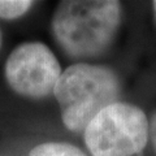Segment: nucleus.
Wrapping results in <instances>:
<instances>
[{
  "label": "nucleus",
  "mask_w": 156,
  "mask_h": 156,
  "mask_svg": "<svg viewBox=\"0 0 156 156\" xmlns=\"http://www.w3.org/2000/svg\"><path fill=\"white\" fill-rule=\"evenodd\" d=\"M2 42H3V37H2V31H0V48H2Z\"/></svg>",
  "instance_id": "8"
},
{
  "label": "nucleus",
  "mask_w": 156,
  "mask_h": 156,
  "mask_svg": "<svg viewBox=\"0 0 156 156\" xmlns=\"http://www.w3.org/2000/svg\"><path fill=\"white\" fill-rule=\"evenodd\" d=\"M34 2L29 0H0V17L14 20L25 14L31 8Z\"/></svg>",
  "instance_id": "6"
},
{
  "label": "nucleus",
  "mask_w": 156,
  "mask_h": 156,
  "mask_svg": "<svg viewBox=\"0 0 156 156\" xmlns=\"http://www.w3.org/2000/svg\"><path fill=\"white\" fill-rule=\"evenodd\" d=\"M120 18L121 7L115 0H66L53 13L52 31L68 55L95 56L112 42Z\"/></svg>",
  "instance_id": "1"
},
{
  "label": "nucleus",
  "mask_w": 156,
  "mask_h": 156,
  "mask_svg": "<svg viewBox=\"0 0 156 156\" xmlns=\"http://www.w3.org/2000/svg\"><path fill=\"white\" fill-rule=\"evenodd\" d=\"M29 156H86L80 148L69 143L48 142L34 147Z\"/></svg>",
  "instance_id": "5"
},
{
  "label": "nucleus",
  "mask_w": 156,
  "mask_h": 156,
  "mask_svg": "<svg viewBox=\"0 0 156 156\" xmlns=\"http://www.w3.org/2000/svg\"><path fill=\"white\" fill-rule=\"evenodd\" d=\"M154 11H155V14H156V2H154Z\"/></svg>",
  "instance_id": "9"
},
{
  "label": "nucleus",
  "mask_w": 156,
  "mask_h": 156,
  "mask_svg": "<svg viewBox=\"0 0 156 156\" xmlns=\"http://www.w3.org/2000/svg\"><path fill=\"white\" fill-rule=\"evenodd\" d=\"M150 138L152 140L154 148L156 150V113L154 115L152 120H151V122H150Z\"/></svg>",
  "instance_id": "7"
},
{
  "label": "nucleus",
  "mask_w": 156,
  "mask_h": 156,
  "mask_svg": "<svg viewBox=\"0 0 156 156\" xmlns=\"http://www.w3.org/2000/svg\"><path fill=\"white\" fill-rule=\"evenodd\" d=\"M150 124L144 112L128 103L108 105L85 129V142L92 156H131L144 148Z\"/></svg>",
  "instance_id": "3"
},
{
  "label": "nucleus",
  "mask_w": 156,
  "mask_h": 156,
  "mask_svg": "<svg viewBox=\"0 0 156 156\" xmlns=\"http://www.w3.org/2000/svg\"><path fill=\"white\" fill-rule=\"evenodd\" d=\"M53 94L64 125L70 130L85 131L100 111L117 101L120 83L105 66L74 64L61 73Z\"/></svg>",
  "instance_id": "2"
},
{
  "label": "nucleus",
  "mask_w": 156,
  "mask_h": 156,
  "mask_svg": "<svg viewBox=\"0 0 156 156\" xmlns=\"http://www.w3.org/2000/svg\"><path fill=\"white\" fill-rule=\"evenodd\" d=\"M60 76L61 68L57 58L43 43H23L16 47L5 62L8 85L22 96L50 95Z\"/></svg>",
  "instance_id": "4"
}]
</instances>
